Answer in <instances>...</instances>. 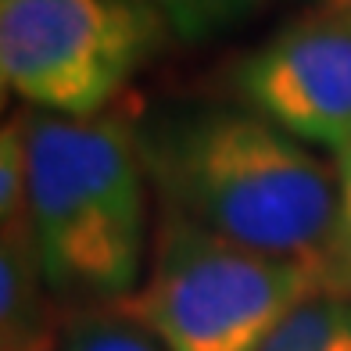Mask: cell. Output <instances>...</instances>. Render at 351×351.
<instances>
[{"label":"cell","instance_id":"cell-1","mask_svg":"<svg viewBox=\"0 0 351 351\" xmlns=\"http://www.w3.org/2000/svg\"><path fill=\"white\" fill-rule=\"evenodd\" d=\"M165 215L276 258L319 265L337 219V169L254 108H176L136 130Z\"/></svg>","mask_w":351,"mask_h":351},{"label":"cell","instance_id":"cell-2","mask_svg":"<svg viewBox=\"0 0 351 351\" xmlns=\"http://www.w3.org/2000/svg\"><path fill=\"white\" fill-rule=\"evenodd\" d=\"M29 230L61 301L115 305L143 280L147 169L122 119L22 111Z\"/></svg>","mask_w":351,"mask_h":351},{"label":"cell","instance_id":"cell-3","mask_svg":"<svg viewBox=\"0 0 351 351\" xmlns=\"http://www.w3.org/2000/svg\"><path fill=\"white\" fill-rule=\"evenodd\" d=\"M323 291L319 265L230 244L165 215L147 273L115 308L165 351H258L301 301Z\"/></svg>","mask_w":351,"mask_h":351},{"label":"cell","instance_id":"cell-4","mask_svg":"<svg viewBox=\"0 0 351 351\" xmlns=\"http://www.w3.org/2000/svg\"><path fill=\"white\" fill-rule=\"evenodd\" d=\"M165 33L143 0H0V75L36 111L93 119Z\"/></svg>","mask_w":351,"mask_h":351},{"label":"cell","instance_id":"cell-5","mask_svg":"<svg viewBox=\"0 0 351 351\" xmlns=\"http://www.w3.org/2000/svg\"><path fill=\"white\" fill-rule=\"evenodd\" d=\"M237 93L308 147L351 143V0L315 4L233 69Z\"/></svg>","mask_w":351,"mask_h":351},{"label":"cell","instance_id":"cell-6","mask_svg":"<svg viewBox=\"0 0 351 351\" xmlns=\"http://www.w3.org/2000/svg\"><path fill=\"white\" fill-rule=\"evenodd\" d=\"M29 222L0 226V351H58L65 319Z\"/></svg>","mask_w":351,"mask_h":351},{"label":"cell","instance_id":"cell-7","mask_svg":"<svg viewBox=\"0 0 351 351\" xmlns=\"http://www.w3.org/2000/svg\"><path fill=\"white\" fill-rule=\"evenodd\" d=\"M258 351H351V298L323 291L301 301Z\"/></svg>","mask_w":351,"mask_h":351},{"label":"cell","instance_id":"cell-8","mask_svg":"<svg viewBox=\"0 0 351 351\" xmlns=\"http://www.w3.org/2000/svg\"><path fill=\"white\" fill-rule=\"evenodd\" d=\"M183 43H208L254 19L265 0H143Z\"/></svg>","mask_w":351,"mask_h":351},{"label":"cell","instance_id":"cell-9","mask_svg":"<svg viewBox=\"0 0 351 351\" xmlns=\"http://www.w3.org/2000/svg\"><path fill=\"white\" fill-rule=\"evenodd\" d=\"M58 351H165L115 305H90L65 319Z\"/></svg>","mask_w":351,"mask_h":351},{"label":"cell","instance_id":"cell-10","mask_svg":"<svg viewBox=\"0 0 351 351\" xmlns=\"http://www.w3.org/2000/svg\"><path fill=\"white\" fill-rule=\"evenodd\" d=\"M29 222V162L22 115L0 133V226Z\"/></svg>","mask_w":351,"mask_h":351},{"label":"cell","instance_id":"cell-11","mask_svg":"<svg viewBox=\"0 0 351 351\" xmlns=\"http://www.w3.org/2000/svg\"><path fill=\"white\" fill-rule=\"evenodd\" d=\"M337 169V219L326 254V291L351 298V143L333 154Z\"/></svg>","mask_w":351,"mask_h":351}]
</instances>
